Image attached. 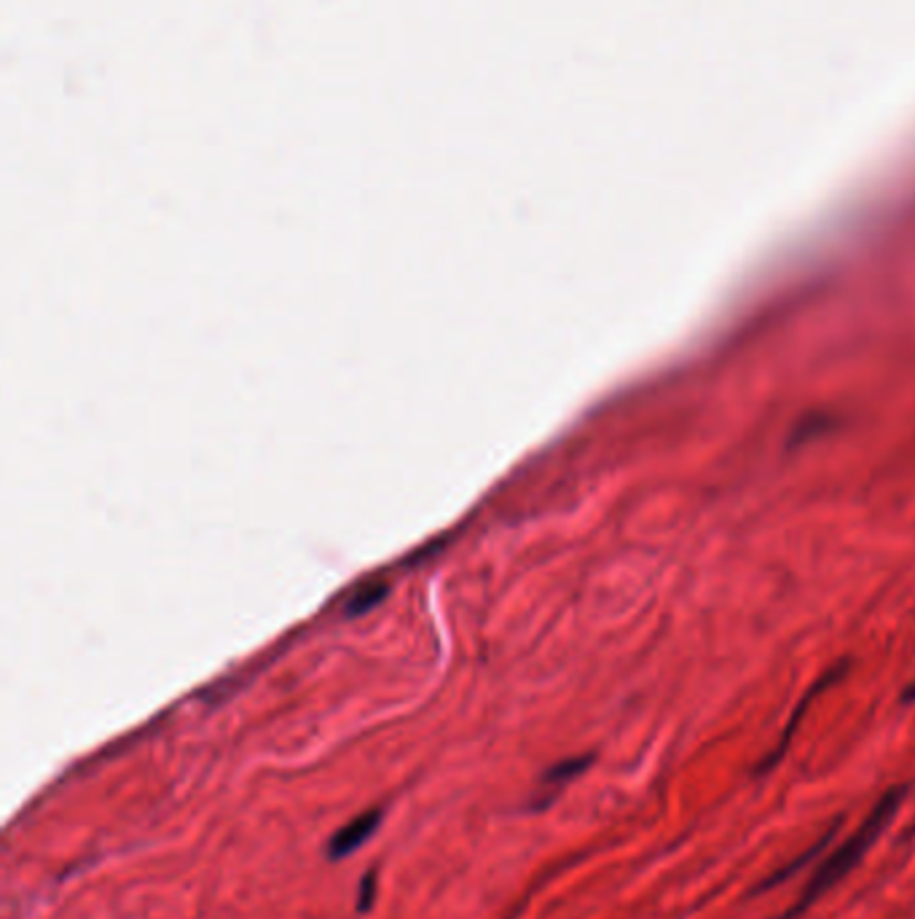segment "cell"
I'll use <instances>...</instances> for the list:
<instances>
[{
  "mask_svg": "<svg viewBox=\"0 0 915 919\" xmlns=\"http://www.w3.org/2000/svg\"><path fill=\"white\" fill-rule=\"evenodd\" d=\"M905 793H907L905 785L888 787V791L879 798V804L870 810V815L864 817L860 828H856L849 839L838 844V847L832 849L822 863H819L817 871L811 874V879H808L803 890H800L798 900L789 906L785 915H779L776 919H798L800 915H806V911L811 909V906L817 904L824 892H830L832 887L845 877V874L854 871V868L860 866V860L864 858V853H867V849L879 842L883 828L894 821V815L900 812L902 802H905Z\"/></svg>",
  "mask_w": 915,
  "mask_h": 919,
  "instance_id": "cell-1",
  "label": "cell"
},
{
  "mask_svg": "<svg viewBox=\"0 0 915 919\" xmlns=\"http://www.w3.org/2000/svg\"><path fill=\"white\" fill-rule=\"evenodd\" d=\"M379 825H381V810L362 812V815L353 817V821H349L347 825H341V828H338L336 834L330 836L325 853H328L330 860L349 858L355 849H360L362 844L371 839Z\"/></svg>",
  "mask_w": 915,
  "mask_h": 919,
  "instance_id": "cell-2",
  "label": "cell"
},
{
  "mask_svg": "<svg viewBox=\"0 0 915 919\" xmlns=\"http://www.w3.org/2000/svg\"><path fill=\"white\" fill-rule=\"evenodd\" d=\"M843 670L845 667H835V670H830L827 672V678H822L819 680V683H813V689L806 693L803 697V702L798 704V710L792 712V718H789V723H787V729H785V734H781V740L776 742V748L770 750V753L766 755V759L760 761V764H757V769H755V774H770L774 772L776 766L781 764V759H785L787 755V750H789V745H792V737H795V731H798V727H800V721H803V716L808 712V708H811V702L813 699L819 697V693H822L824 689H830L832 683H835L838 678H841L843 675Z\"/></svg>",
  "mask_w": 915,
  "mask_h": 919,
  "instance_id": "cell-3",
  "label": "cell"
},
{
  "mask_svg": "<svg viewBox=\"0 0 915 919\" xmlns=\"http://www.w3.org/2000/svg\"><path fill=\"white\" fill-rule=\"evenodd\" d=\"M591 764H593V755H575V759H567V761H561V764L550 766L548 772L543 774V783L540 787H537V798L532 806H535V810H545V806L559 796L564 785L572 783L575 777H580V774L586 772Z\"/></svg>",
  "mask_w": 915,
  "mask_h": 919,
  "instance_id": "cell-4",
  "label": "cell"
},
{
  "mask_svg": "<svg viewBox=\"0 0 915 919\" xmlns=\"http://www.w3.org/2000/svg\"><path fill=\"white\" fill-rule=\"evenodd\" d=\"M841 825H843V817H835V823H832L830 828H827L824 834L819 836V839L813 842L811 847L806 849V853L795 855V858L789 860V863H785V866L776 868V871L770 874V877H768L766 881H760V885L755 887V892H768V890H774V887H779L781 881H787L789 877H795V874H798V871H803V868L808 866V863H811L813 858H819V855H822V849L827 847V844L832 842V836H835L838 831H841Z\"/></svg>",
  "mask_w": 915,
  "mask_h": 919,
  "instance_id": "cell-5",
  "label": "cell"
},
{
  "mask_svg": "<svg viewBox=\"0 0 915 919\" xmlns=\"http://www.w3.org/2000/svg\"><path fill=\"white\" fill-rule=\"evenodd\" d=\"M374 887H376V877H374V874H368V877H362V881H360V896H357V900H360V911L371 909Z\"/></svg>",
  "mask_w": 915,
  "mask_h": 919,
  "instance_id": "cell-6",
  "label": "cell"
},
{
  "mask_svg": "<svg viewBox=\"0 0 915 919\" xmlns=\"http://www.w3.org/2000/svg\"><path fill=\"white\" fill-rule=\"evenodd\" d=\"M902 839H915V821L911 825H907V831H905V834H902Z\"/></svg>",
  "mask_w": 915,
  "mask_h": 919,
  "instance_id": "cell-7",
  "label": "cell"
}]
</instances>
